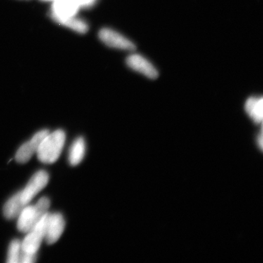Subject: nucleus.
Listing matches in <instances>:
<instances>
[{
	"label": "nucleus",
	"mask_w": 263,
	"mask_h": 263,
	"mask_svg": "<svg viewBox=\"0 0 263 263\" xmlns=\"http://www.w3.org/2000/svg\"><path fill=\"white\" fill-rule=\"evenodd\" d=\"M65 143V133L58 129L48 133L37 152L38 160L46 164L54 163L58 160Z\"/></svg>",
	"instance_id": "nucleus-1"
},
{
	"label": "nucleus",
	"mask_w": 263,
	"mask_h": 263,
	"mask_svg": "<svg viewBox=\"0 0 263 263\" xmlns=\"http://www.w3.org/2000/svg\"><path fill=\"white\" fill-rule=\"evenodd\" d=\"M49 207V199L46 197L40 199L36 205H26L18 215L17 228L19 231L24 233L30 231L47 214Z\"/></svg>",
	"instance_id": "nucleus-2"
},
{
	"label": "nucleus",
	"mask_w": 263,
	"mask_h": 263,
	"mask_svg": "<svg viewBox=\"0 0 263 263\" xmlns=\"http://www.w3.org/2000/svg\"><path fill=\"white\" fill-rule=\"evenodd\" d=\"M47 214L30 231L27 233L28 234L26 235L22 243V249L23 252L32 254L37 253L46 235Z\"/></svg>",
	"instance_id": "nucleus-3"
},
{
	"label": "nucleus",
	"mask_w": 263,
	"mask_h": 263,
	"mask_svg": "<svg viewBox=\"0 0 263 263\" xmlns=\"http://www.w3.org/2000/svg\"><path fill=\"white\" fill-rule=\"evenodd\" d=\"M49 176L45 171H39L29 180L27 186L19 192L21 201L26 206L48 184Z\"/></svg>",
	"instance_id": "nucleus-4"
},
{
	"label": "nucleus",
	"mask_w": 263,
	"mask_h": 263,
	"mask_svg": "<svg viewBox=\"0 0 263 263\" xmlns=\"http://www.w3.org/2000/svg\"><path fill=\"white\" fill-rule=\"evenodd\" d=\"M99 37L102 42L110 48L117 49L133 51L136 49L134 43L124 37L122 34L114 31V29L104 28L99 33Z\"/></svg>",
	"instance_id": "nucleus-5"
},
{
	"label": "nucleus",
	"mask_w": 263,
	"mask_h": 263,
	"mask_svg": "<svg viewBox=\"0 0 263 263\" xmlns=\"http://www.w3.org/2000/svg\"><path fill=\"white\" fill-rule=\"evenodd\" d=\"M48 133L49 131L47 129H43L36 133L30 141L26 142L18 148L15 154V160L19 163H27L34 154L37 153L40 145Z\"/></svg>",
	"instance_id": "nucleus-6"
},
{
	"label": "nucleus",
	"mask_w": 263,
	"mask_h": 263,
	"mask_svg": "<svg viewBox=\"0 0 263 263\" xmlns=\"http://www.w3.org/2000/svg\"><path fill=\"white\" fill-rule=\"evenodd\" d=\"M65 222L63 216L60 213L47 214L46 235L44 239L48 245H53L60 239L64 230Z\"/></svg>",
	"instance_id": "nucleus-7"
},
{
	"label": "nucleus",
	"mask_w": 263,
	"mask_h": 263,
	"mask_svg": "<svg viewBox=\"0 0 263 263\" xmlns=\"http://www.w3.org/2000/svg\"><path fill=\"white\" fill-rule=\"evenodd\" d=\"M126 62L128 67L132 70L143 74L148 79H155L158 76V72L155 66L141 55L137 53L129 55Z\"/></svg>",
	"instance_id": "nucleus-8"
},
{
	"label": "nucleus",
	"mask_w": 263,
	"mask_h": 263,
	"mask_svg": "<svg viewBox=\"0 0 263 263\" xmlns=\"http://www.w3.org/2000/svg\"><path fill=\"white\" fill-rule=\"evenodd\" d=\"M51 15L59 17L74 16L81 8L78 0H53Z\"/></svg>",
	"instance_id": "nucleus-9"
},
{
	"label": "nucleus",
	"mask_w": 263,
	"mask_h": 263,
	"mask_svg": "<svg viewBox=\"0 0 263 263\" xmlns=\"http://www.w3.org/2000/svg\"><path fill=\"white\" fill-rule=\"evenodd\" d=\"M51 18L57 23L65 26L67 28L72 29L76 32L84 34L88 31L87 24L82 19L77 18L76 15L68 17H59L51 15Z\"/></svg>",
	"instance_id": "nucleus-10"
},
{
	"label": "nucleus",
	"mask_w": 263,
	"mask_h": 263,
	"mask_svg": "<svg viewBox=\"0 0 263 263\" xmlns=\"http://www.w3.org/2000/svg\"><path fill=\"white\" fill-rule=\"evenodd\" d=\"M246 111L254 122L261 123L263 117V100L262 98H249L245 105Z\"/></svg>",
	"instance_id": "nucleus-11"
},
{
	"label": "nucleus",
	"mask_w": 263,
	"mask_h": 263,
	"mask_svg": "<svg viewBox=\"0 0 263 263\" xmlns=\"http://www.w3.org/2000/svg\"><path fill=\"white\" fill-rule=\"evenodd\" d=\"M25 207L21 201L19 193L15 194L5 203L3 213L5 217L8 219H13L18 216L24 208Z\"/></svg>",
	"instance_id": "nucleus-12"
},
{
	"label": "nucleus",
	"mask_w": 263,
	"mask_h": 263,
	"mask_svg": "<svg viewBox=\"0 0 263 263\" xmlns=\"http://www.w3.org/2000/svg\"><path fill=\"white\" fill-rule=\"evenodd\" d=\"M86 145L82 137L77 138L72 143L69 154V162L71 165L76 166L80 163L85 155Z\"/></svg>",
	"instance_id": "nucleus-13"
},
{
	"label": "nucleus",
	"mask_w": 263,
	"mask_h": 263,
	"mask_svg": "<svg viewBox=\"0 0 263 263\" xmlns=\"http://www.w3.org/2000/svg\"><path fill=\"white\" fill-rule=\"evenodd\" d=\"M21 253H22V242L15 239L10 243L8 249V263H19Z\"/></svg>",
	"instance_id": "nucleus-14"
},
{
	"label": "nucleus",
	"mask_w": 263,
	"mask_h": 263,
	"mask_svg": "<svg viewBox=\"0 0 263 263\" xmlns=\"http://www.w3.org/2000/svg\"><path fill=\"white\" fill-rule=\"evenodd\" d=\"M36 260V254L28 253V252H23L22 249L21 253L20 260L21 263H32Z\"/></svg>",
	"instance_id": "nucleus-15"
}]
</instances>
